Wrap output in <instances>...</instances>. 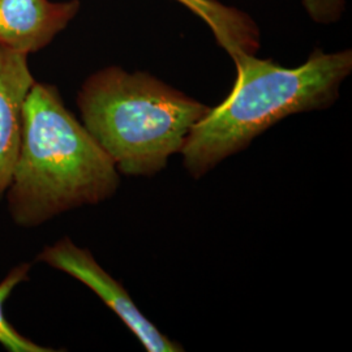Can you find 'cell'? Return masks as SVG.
<instances>
[{
    "mask_svg": "<svg viewBox=\"0 0 352 352\" xmlns=\"http://www.w3.org/2000/svg\"><path fill=\"white\" fill-rule=\"evenodd\" d=\"M119 184L113 160L65 107L58 88L36 81L24 103L21 144L7 189L13 221L38 226L110 199Z\"/></svg>",
    "mask_w": 352,
    "mask_h": 352,
    "instance_id": "6da1fadb",
    "label": "cell"
},
{
    "mask_svg": "<svg viewBox=\"0 0 352 352\" xmlns=\"http://www.w3.org/2000/svg\"><path fill=\"white\" fill-rule=\"evenodd\" d=\"M236 80L226 100L210 107L180 151L189 175L200 179L289 115L322 110L340 97L352 71V51L316 49L305 63L286 68L254 54L232 58Z\"/></svg>",
    "mask_w": 352,
    "mask_h": 352,
    "instance_id": "7a4b0ae2",
    "label": "cell"
},
{
    "mask_svg": "<svg viewBox=\"0 0 352 352\" xmlns=\"http://www.w3.org/2000/svg\"><path fill=\"white\" fill-rule=\"evenodd\" d=\"M82 124L118 171L153 176L184 148L189 132L210 107L145 72L107 67L77 96Z\"/></svg>",
    "mask_w": 352,
    "mask_h": 352,
    "instance_id": "3957f363",
    "label": "cell"
},
{
    "mask_svg": "<svg viewBox=\"0 0 352 352\" xmlns=\"http://www.w3.org/2000/svg\"><path fill=\"white\" fill-rule=\"evenodd\" d=\"M38 260L76 278L91 289L118 316L148 352L184 351L182 344L170 340L140 312L126 289L113 279L93 254L77 247L68 238L59 240L39 253Z\"/></svg>",
    "mask_w": 352,
    "mask_h": 352,
    "instance_id": "277c9868",
    "label": "cell"
},
{
    "mask_svg": "<svg viewBox=\"0 0 352 352\" xmlns=\"http://www.w3.org/2000/svg\"><path fill=\"white\" fill-rule=\"evenodd\" d=\"M78 0H0V46L24 54L42 50L80 11Z\"/></svg>",
    "mask_w": 352,
    "mask_h": 352,
    "instance_id": "5b68a950",
    "label": "cell"
},
{
    "mask_svg": "<svg viewBox=\"0 0 352 352\" xmlns=\"http://www.w3.org/2000/svg\"><path fill=\"white\" fill-rule=\"evenodd\" d=\"M34 82L28 54L0 46V200L11 183L21 144L24 103Z\"/></svg>",
    "mask_w": 352,
    "mask_h": 352,
    "instance_id": "8992f818",
    "label": "cell"
},
{
    "mask_svg": "<svg viewBox=\"0 0 352 352\" xmlns=\"http://www.w3.org/2000/svg\"><path fill=\"white\" fill-rule=\"evenodd\" d=\"M197 14L210 28L218 45L231 59L239 54H256L260 30L247 13L218 0H175Z\"/></svg>",
    "mask_w": 352,
    "mask_h": 352,
    "instance_id": "52a82bcc",
    "label": "cell"
},
{
    "mask_svg": "<svg viewBox=\"0 0 352 352\" xmlns=\"http://www.w3.org/2000/svg\"><path fill=\"white\" fill-rule=\"evenodd\" d=\"M30 264H21L8 273V276L0 282V344L10 352H51L52 349L39 346L33 340L21 336L14 327L7 321L4 316V302L12 294L17 285L28 279Z\"/></svg>",
    "mask_w": 352,
    "mask_h": 352,
    "instance_id": "ba28073f",
    "label": "cell"
},
{
    "mask_svg": "<svg viewBox=\"0 0 352 352\" xmlns=\"http://www.w3.org/2000/svg\"><path fill=\"white\" fill-rule=\"evenodd\" d=\"M302 3L308 16L322 25L338 23L346 11L344 0H302Z\"/></svg>",
    "mask_w": 352,
    "mask_h": 352,
    "instance_id": "9c48e42d",
    "label": "cell"
}]
</instances>
